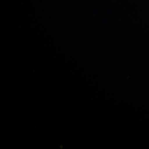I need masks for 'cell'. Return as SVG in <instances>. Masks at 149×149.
I'll return each mask as SVG.
<instances>
[]
</instances>
